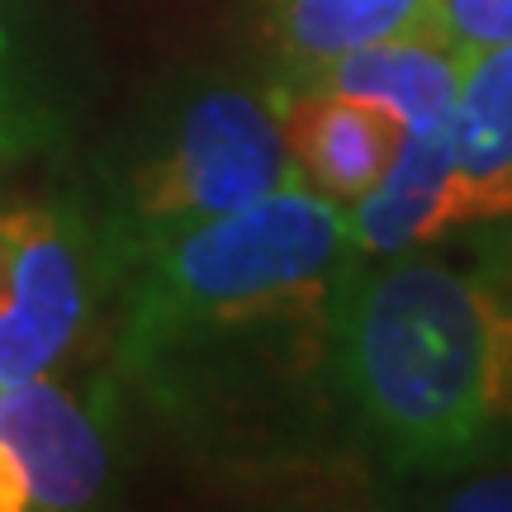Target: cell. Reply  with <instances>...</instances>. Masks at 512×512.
Here are the masks:
<instances>
[{
    "label": "cell",
    "mask_w": 512,
    "mask_h": 512,
    "mask_svg": "<svg viewBox=\"0 0 512 512\" xmlns=\"http://www.w3.org/2000/svg\"><path fill=\"white\" fill-rule=\"evenodd\" d=\"M361 266L347 209L309 185L138 247L119 366L166 399L332 356L337 304Z\"/></svg>",
    "instance_id": "cell-1"
},
{
    "label": "cell",
    "mask_w": 512,
    "mask_h": 512,
    "mask_svg": "<svg viewBox=\"0 0 512 512\" xmlns=\"http://www.w3.org/2000/svg\"><path fill=\"white\" fill-rule=\"evenodd\" d=\"M332 366L394 465L441 470L512 437V280L399 252L351 271Z\"/></svg>",
    "instance_id": "cell-2"
},
{
    "label": "cell",
    "mask_w": 512,
    "mask_h": 512,
    "mask_svg": "<svg viewBox=\"0 0 512 512\" xmlns=\"http://www.w3.org/2000/svg\"><path fill=\"white\" fill-rule=\"evenodd\" d=\"M285 185H304L285 143L280 110L247 91H209L190 100L157 162L133 185L128 233L133 247L181 228L247 209Z\"/></svg>",
    "instance_id": "cell-3"
},
{
    "label": "cell",
    "mask_w": 512,
    "mask_h": 512,
    "mask_svg": "<svg viewBox=\"0 0 512 512\" xmlns=\"http://www.w3.org/2000/svg\"><path fill=\"white\" fill-rule=\"evenodd\" d=\"M86 261L53 209H0V384L53 375L86 323Z\"/></svg>",
    "instance_id": "cell-4"
},
{
    "label": "cell",
    "mask_w": 512,
    "mask_h": 512,
    "mask_svg": "<svg viewBox=\"0 0 512 512\" xmlns=\"http://www.w3.org/2000/svg\"><path fill=\"white\" fill-rule=\"evenodd\" d=\"M0 446L15 456L34 512L86 508L110 475L91 408L48 375L0 384Z\"/></svg>",
    "instance_id": "cell-5"
},
{
    "label": "cell",
    "mask_w": 512,
    "mask_h": 512,
    "mask_svg": "<svg viewBox=\"0 0 512 512\" xmlns=\"http://www.w3.org/2000/svg\"><path fill=\"white\" fill-rule=\"evenodd\" d=\"M460 76H465V53H456L432 29L413 24L403 34L366 43V48L318 67L299 86H318V91H332L342 100L370 105L399 128V138H418V133L451 128Z\"/></svg>",
    "instance_id": "cell-6"
},
{
    "label": "cell",
    "mask_w": 512,
    "mask_h": 512,
    "mask_svg": "<svg viewBox=\"0 0 512 512\" xmlns=\"http://www.w3.org/2000/svg\"><path fill=\"white\" fill-rule=\"evenodd\" d=\"M451 152V228L512 223V43L465 57Z\"/></svg>",
    "instance_id": "cell-7"
},
{
    "label": "cell",
    "mask_w": 512,
    "mask_h": 512,
    "mask_svg": "<svg viewBox=\"0 0 512 512\" xmlns=\"http://www.w3.org/2000/svg\"><path fill=\"white\" fill-rule=\"evenodd\" d=\"M275 110L285 124V143L299 166V181L342 209L366 200L394 162L399 128L370 105L342 100L318 86H299V95H285Z\"/></svg>",
    "instance_id": "cell-8"
},
{
    "label": "cell",
    "mask_w": 512,
    "mask_h": 512,
    "mask_svg": "<svg viewBox=\"0 0 512 512\" xmlns=\"http://www.w3.org/2000/svg\"><path fill=\"white\" fill-rule=\"evenodd\" d=\"M427 0H271L275 43L299 81L366 43L413 29Z\"/></svg>",
    "instance_id": "cell-9"
},
{
    "label": "cell",
    "mask_w": 512,
    "mask_h": 512,
    "mask_svg": "<svg viewBox=\"0 0 512 512\" xmlns=\"http://www.w3.org/2000/svg\"><path fill=\"white\" fill-rule=\"evenodd\" d=\"M422 29L446 38L456 53H484L512 43V0H427Z\"/></svg>",
    "instance_id": "cell-10"
},
{
    "label": "cell",
    "mask_w": 512,
    "mask_h": 512,
    "mask_svg": "<svg viewBox=\"0 0 512 512\" xmlns=\"http://www.w3.org/2000/svg\"><path fill=\"white\" fill-rule=\"evenodd\" d=\"M43 133V110H38L34 91L24 81V67L15 57V38L5 29L0 15V157H19L29 152Z\"/></svg>",
    "instance_id": "cell-11"
},
{
    "label": "cell",
    "mask_w": 512,
    "mask_h": 512,
    "mask_svg": "<svg viewBox=\"0 0 512 512\" xmlns=\"http://www.w3.org/2000/svg\"><path fill=\"white\" fill-rule=\"evenodd\" d=\"M446 508H460V512H512V470L479 475V479H470V484H460L456 494L446 498Z\"/></svg>",
    "instance_id": "cell-12"
},
{
    "label": "cell",
    "mask_w": 512,
    "mask_h": 512,
    "mask_svg": "<svg viewBox=\"0 0 512 512\" xmlns=\"http://www.w3.org/2000/svg\"><path fill=\"white\" fill-rule=\"evenodd\" d=\"M0 512H29V489H24V475H19L15 456L0 446Z\"/></svg>",
    "instance_id": "cell-13"
}]
</instances>
